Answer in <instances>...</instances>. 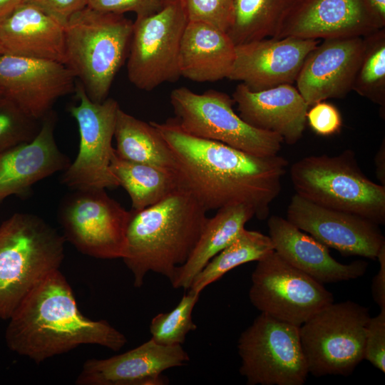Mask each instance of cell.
<instances>
[{
  "mask_svg": "<svg viewBox=\"0 0 385 385\" xmlns=\"http://www.w3.org/2000/svg\"><path fill=\"white\" fill-rule=\"evenodd\" d=\"M190 357L182 345H162L154 340L107 359L86 361L78 385H164L167 369L182 366Z\"/></svg>",
  "mask_w": 385,
  "mask_h": 385,
  "instance_id": "obj_17",
  "label": "cell"
},
{
  "mask_svg": "<svg viewBox=\"0 0 385 385\" xmlns=\"http://www.w3.org/2000/svg\"><path fill=\"white\" fill-rule=\"evenodd\" d=\"M381 29L367 0H298L275 38L364 37Z\"/></svg>",
  "mask_w": 385,
  "mask_h": 385,
  "instance_id": "obj_19",
  "label": "cell"
},
{
  "mask_svg": "<svg viewBox=\"0 0 385 385\" xmlns=\"http://www.w3.org/2000/svg\"><path fill=\"white\" fill-rule=\"evenodd\" d=\"M255 216L246 205H233L217 210L207 218L198 241L187 261L178 267L170 281L175 289H188L195 275L207 262L227 246Z\"/></svg>",
  "mask_w": 385,
  "mask_h": 385,
  "instance_id": "obj_25",
  "label": "cell"
},
{
  "mask_svg": "<svg viewBox=\"0 0 385 385\" xmlns=\"http://www.w3.org/2000/svg\"><path fill=\"white\" fill-rule=\"evenodd\" d=\"M320 42L294 36L267 38L235 46L228 78L254 91L293 84L307 55Z\"/></svg>",
  "mask_w": 385,
  "mask_h": 385,
  "instance_id": "obj_16",
  "label": "cell"
},
{
  "mask_svg": "<svg viewBox=\"0 0 385 385\" xmlns=\"http://www.w3.org/2000/svg\"><path fill=\"white\" fill-rule=\"evenodd\" d=\"M42 121L32 140L0 152V202L12 195H25L36 183L70 165L54 138L55 114L49 112Z\"/></svg>",
  "mask_w": 385,
  "mask_h": 385,
  "instance_id": "obj_20",
  "label": "cell"
},
{
  "mask_svg": "<svg viewBox=\"0 0 385 385\" xmlns=\"http://www.w3.org/2000/svg\"><path fill=\"white\" fill-rule=\"evenodd\" d=\"M376 259L379 262V270L374 277L371 283V294L376 304L380 309L385 308V245L380 248Z\"/></svg>",
  "mask_w": 385,
  "mask_h": 385,
  "instance_id": "obj_38",
  "label": "cell"
},
{
  "mask_svg": "<svg viewBox=\"0 0 385 385\" xmlns=\"http://www.w3.org/2000/svg\"><path fill=\"white\" fill-rule=\"evenodd\" d=\"M163 0H87V6L94 10L116 14L135 13L137 17L153 14L164 5Z\"/></svg>",
  "mask_w": 385,
  "mask_h": 385,
  "instance_id": "obj_35",
  "label": "cell"
},
{
  "mask_svg": "<svg viewBox=\"0 0 385 385\" xmlns=\"http://www.w3.org/2000/svg\"><path fill=\"white\" fill-rule=\"evenodd\" d=\"M274 250L287 262L322 284L356 279L363 276L366 262L342 264L332 257L328 247L278 215L267 220Z\"/></svg>",
  "mask_w": 385,
  "mask_h": 385,
  "instance_id": "obj_22",
  "label": "cell"
},
{
  "mask_svg": "<svg viewBox=\"0 0 385 385\" xmlns=\"http://www.w3.org/2000/svg\"><path fill=\"white\" fill-rule=\"evenodd\" d=\"M111 170L129 195L133 210L153 205L183 188L178 171L124 160L115 148Z\"/></svg>",
  "mask_w": 385,
  "mask_h": 385,
  "instance_id": "obj_27",
  "label": "cell"
},
{
  "mask_svg": "<svg viewBox=\"0 0 385 385\" xmlns=\"http://www.w3.org/2000/svg\"><path fill=\"white\" fill-rule=\"evenodd\" d=\"M114 138L120 158L178 171L176 160L165 140L150 123L118 108Z\"/></svg>",
  "mask_w": 385,
  "mask_h": 385,
  "instance_id": "obj_26",
  "label": "cell"
},
{
  "mask_svg": "<svg viewBox=\"0 0 385 385\" xmlns=\"http://www.w3.org/2000/svg\"><path fill=\"white\" fill-rule=\"evenodd\" d=\"M8 98L0 97V152L32 140L41 126Z\"/></svg>",
  "mask_w": 385,
  "mask_h": 385,
  "instance_id": "obj_32",
  "label": "cell"
},
{
  "mask_svg": "<svg viewBox=\"0 0 385 385\" xmlns=\"http://www.w3.org/2000/svg\"><path fill=\"white\" fill-rule=\"evenodd\" d=\"M240 373L248 385H303L309 371L299 327L262 313L238 339Z\"/></svg>",
  "mask_w": 385,
  "mask_h": 385,
  "instance_id": "obj_9",
  "label": "cell"
},
{
  "mask_svg": "<svg viewBox=\"0 0 385 385\" xmlns=\"http://www.w3.org/2000/svg\"><path fill=\"white\" fill-rule=\"evenodd\" d=\"M130 212L122 259L134 286L141 287L150 272L170 281L196 245L207 211L183 187L153 205Z\"/></svg>",
  "mask_w": 385,
  "mask_h": 385,
  "instance_id": "obj_3",
  "label": "cell"
},
{
  "mask_svg": "<svg viewBox=\"0 0 385 385\" xmlns=\"http://www.w3.org/2000/svg\"><path fill=\"white\" fill-rule=\"evenodd\" d=\"M364 48V37H340L323 39L310 51L295 81L309 107L352 90Z\"/></svg>",
  "mask_w": 385,
  "mask_h": 385,
  "instance_id": "obj_18",
  "label": "cell"
},
{
  "mask_svg": "<svg viewBox=\"0 0 385 385\" xmlns=\"http://www.w3.org/2000/svg\"><path fill=\"white\" fill-rule=\"evenodd\" d=\"M273 250L269 235L244 228L195 275L188 290L200 294L206 287L232 269L247 262H257Z\"/></svg>",
  "mask_w": 385,
  "mask_h": 385,
  "instance_id": "obj_29",
  "label": "cell"
},
{
  "mask_svg": "<svg viewBox=\"0 0 385 385\" xmlns=\"http://www.w3.org/2000/svg\"><path fill=\"white\" fill-rule=\"evenodd\" d=\"M298 0H235L227 31L235 46L275 38Z\"/></svg>",
  "mask_w": 385,
  "mask_h": 385,
  "instance_id": "obj_28",
  "label": "cell"
},
{
  "mask_svg": "<svg viewBox=\"0 0 385 385\" xmlns=\"http://www.w3.org/2000/svg\"><path fill=\"white\" fill-rule=\"evenodd\" d=\"M170 101L174 120L190 135L257 156L277 155L281 150L282 138L247 124L235 112L232 98L225 93L208 90L197 93L179 87L171 92Z\"/></svg>",
  "mask_w": 385,
  "mask_h": 385,
  "instance_id": "obj_8",
  "label": "cell"
},
{
  "mask_svg": "<svg viewBox=\"0 0 385 385\" xmlns=\"http://www.w3.org/2000/svg\"><path fill=\"white\" fill-rule=\"evenodd\" d=\"M235 59V45L226 32L188 21L180 48V76L199 83L228 78Z\"/></svg>",
  "mask_w": 385,
  "mask_h": 385,
  "instance_id": "obj_24",
  "label": "cell"
},
{
  "mask_svg": "<svg viewBox=\"0 0 385 385\" xmlns=\"http://www.w3.org/2000/svg\"><path fill=\"white\" fill-rule=\"evenodd\" d=\"M188 19L180 0L165 1L156 13L136 17L128 50V78L150 91L180 76V43Z\"/></svg>",
  "mask_w": 385,
  "mask_h": 385,
  "instance_id": "obj_10",
  "label": "cell"
},
{
  "mask_svg": "<svg viewBox=\"0 0 385 385\" xmlns=\"http://www.w3.org/2000/svg\"><path fill=\"white\" fill-rule=\"evenodd\" d=\"M374 165L376 176L381 183V185L385 186V140L377 150L374 158Z\"/></svg>",
  "mask_w": 385,
  "mask_h": 385,
  "instance_id": "obj_39",
  "label": "cell"
},
{
  "mask_svg": "<svg viewBox=\"0 0 385 385\" xmlns=\"http://www.w3.org/2000/svg\"><path fill=\"white\" fill-rule=\"evenodd\" d=\"M133 22L86 6L64 25L66 65L89 98L102 103L129 50Z\"/></svg>",
  "mask_w": 385,
  "mask_h": 385,
  "instance_id": "obj_5",
  "label": "cell"
},
{
  "mask_svg": "<svg viewBox=\"0 0 385 385\" xmlns=\"http://www.w3.org/2000/svg\"><path fill=\"white\" fill-rule=\"evenodd\" d=\"M200 294L188 290L170 312L155 315L150 324V339L162 345H182L187 334L197 329L192 314Z\"/></svg>",
  "mask_w": 385,
  "mask_h": 385,
  "instance_id": "obj_31",
  "label": "cell"
},
{
  "mask_svg": "<svg viewBox=\"0 0 385 385\" xmlns=\"http://www.w3.org/2000/svg\"><path fill=\"white\" fill-rule=\"evenodd\" d=\"M24 0H0V19L4 18L16 7L23 2Z\"/></svg>",
  "mask_w": 385,
  "mask_h": 385,
  "instance_id": "obj_41",
  "label": "cell"
},
{
  "mask_svg": "<svg viewBox=\"0 0 385 385\" xmlns=\"http://www.w3.org/2000/svg\"><path fill=\"white\" fill-rule=\"evenodd\" d=\"M9 320L7 346L36 363L82 344L117 351L127 342L125 335L107 321L92 320L80 312L73 290L59 270L46 276Z\"/></svg>",
  "mask_w": 385,
  "mask_h": 385,
  "instance_id": "obj_2",
  "label": "cell"
},
{
  "mask_svg": "<svg viewBox=\"0 0 385 385\" xmlns=\"http://www.w3.org/2000/svg\"><path fill=\"white\" fill-rule=\"evenodd\" d=\"M381 28L385 26V0H367Z\"/></svg>",
  "mask_w": 385,
  "mask_h": 385,
  "instance_id": "obj_40",
  "label": "cell"
},
{
  "mask_svg": "<svg viewBox=\"0 0 385 385\" xmlns=\"http://www.w3.org/2000/svg\"><path fill=\"white\" fill-rule=\"evenodd\" d=\"M75 93L79 103L71 106L69 112L78 126L79 149L74 161L64 170L61 181L73 190L118 188L111 160L120 106L113 98L102 103L92 101L81 83L76 86Z\"/></svg>",
  "mask_w": 385,
  "mask_h": 385,
  "instance_id": "obj_13",
  "label": "cell"
},
{
  "mask_svg": "<svg viewBox=\"0 0 385 385\" xmlns=\"http://www.w3.org/2000/svg\"><path fill=\"white\" fill-rule=\"evenodd\" d=\"M61 203L63 237L78 251L99 259L123 257L130 212L105 189L76 190Z\"/></svg>",
  "mask_w": 385,
  "mask_h": 385,
  "instance_id": "obj_11",
  "label": "cell"
},
{
  "mask_svg": "<svg viewBox=\"0 0 385 385\" xmlns=\"http://www.w3.org/2000/svg\"><path fill=\"white\" fill-rule=\"evenodd\" d=\"M310 107L307 111V121L317 134L328 136L340 130L342 125V116L334 105L323 101Z\"/></svg>",
  "mask_w": 385,
  "mask_h": 385,
  "instance_id": "obj_36",
  "label": "cell"
},
{
  "mask_svg": "<svg viewBox=\"0 0 385 385\" xmlns=\"http://www.w3.org/2000/svg\"><path fill=\"white\" fill-rule=\"evenodd\" d=\"M232 99L240 117L250 125L275 133L289 145L302 138L309 107L292 84L254 91L240 83Z\"/></svg>",
  "mask_w": 385,
  "mask_h": 385,
  "instance_id": "obj_21",
  "label": "cell"
},
{
  "mask_svg": "<svg viewBox=\"0 0 385 385\" xmlns=\"http://www.w3.org/2000/svg\"><path fill=\"white\" fill-rule=\"evenodd\" d=\"M3 96V93H2V91L0 89V97Z\"/></svg>",
  "mask_w": 385,
  "mask_h": 385,
  "instance_id": "obj_43",
  "label": "cell"
},
{
  "mask_svg": "<svg viewBox=\"0 0 385 385\" xmlns=\"http://www.w3.org/2000/svg\"><path fill=\"white\" fill-rule=\"evenodd\" d=\"M249 299L260 312L300 327L334 302L323 284L284 260L274 250L257 262Z\"/></svg>",
  "mask_w": 385,
  "mask_h": 385,
  "instance_id": "obj_12",
  "label": "cell"
},
{
  "mask_svg": "<svg viewBox=\"0 0 385 385\" xmlns=\"http://www.w3.org/2000/svg\"><path fill=\"white\" fill-rule=\"evenodd\" d=\"M170 148L182 185L207 212L233 205L251 207L265 220L279 195L288 161L278 155H254L184 131L174 118L150 122Z\"/></svg>",
  "mask_w": 385,
  "mask_h": 385,
  "instance_id": "obj_1",
  "label": "cell"
},
{
  "mask_svg": "<svg viewBox=\"0 0 385 385\" xmlns=\"http://www.w3.org/2000/svg\"><path fill=\"white\" fill-rule=\"evenodd\" d=\"M3 53H4L2 48H1V46H0V55H1V54H3Z\"/></svg>",
  "mask_w": 385,
  "mask_h": 385,
  "instance_id": "obj_42",
  "label": "cell"
},
{
  "mask_svg": "<svg viewBox=\"0 0 385 385\" xmlns=\"http://www.w3.org/2000/svg\"><path fill=\"white\" fill-rule=\"evenodd\" d=\"M362 56L352 90L385 108V29H378L365 36Z\"/></svg>",
  "mask_w": 385,
  "mask_h": 385,
  "instance_id": "obj_30",
  "label": "cell"
},
{
  "mask_svg": "<svg viewBox=\"0 0 385 385\" xmlns=\"http://www.w3.org/2000/svg\"><path fill=\"white\" fill-rule=\"evenodd\" d=\"M189 21L201 22L227 32L235 0H180Z\"/></svg>",
  "mask_w": 385,
  "mask_h": 385,
  "instance_id": "obj_33",
  "label": "cell"
},
{
  "mask_svg": "<svg viewBox=\"0 0 385 385\" xmlns=\"http://www.w3.org/2000/svg\"><path fill=\"white\" fill-rule=\"evenodd\" d=\"M369 309L356 302H332L299 327L309 374L349 376L364 359Z\"/></svg>",
  "mask_w": 385,
  "mask_h": 385,
  "instance_id": "obj_7",
  "label": "cell"
},
{
  "mask_svg": "<svg viewBox=\"0 0 385 385\" xmlns=\"http://www.w3.org/2000/svg\"><path fill=\"white\" fill-rule=\"evenodd\" d=\"M287 220L345 256L375 260L385 245L379 225L355 214L319 206L297 194L291 198Z\"/></svg>",
  "mask_w": 385,
  "mask_h": 385,
  "instance_id": "obj_15",
  "label": "cell"
},
{
  "mask_svg": "<svg viewBox=\"0 0 385 385\" xmlns=\"http://www.w3.org/2000/svg\"><path fill=\"white\" fill-rule=\"evenodd\" d=\"M66 24L70 17L87 6V0H24Z\"/></svg>",
  "mask_w": 385,
  "mask_h": 385,
  "instance_id": "obj_37",
  "label": "cell"
},
{
  "mask_svg": "<svg viewBox=\"0 0 385 385\" xmlns=\"http://www.w3.org/2000/svg\"><path fill=\"white\" fill-rule=\"evenodd\" d=\"M0 46L4 53L66 64L64 25L28 3L0 19Z\"/></svg>",
  "mask_w": 385,
  "mask_h": 385,
  "instance_id": "obj_23",
  "label": "cell"
},
{
  "mask_svg": "<svg viewBox=\"0 0 385 385\" xmlns=\"http://www.w3.org/2000/svg\"><path fill=\"white\" fill-rule=\"evenodd\" d=\"M65 238L41 217L15 213L0 225V318L9 319L26 297L59 270Z\"/></svg>",
  "mask_w": 385,
  "mask_h": 385,
  "instance_id": "obj_4",
  "label": "cell"
},
{
  "mask_svg": "<svg viewBox=\"0 0 385 385\" xmlns=\"http://www.w3.org/2000/svg\"><path fill=\"white\" fill-rule=\"evenodd\" d=\"M364 359L385 372V308L369 318L364 341Z\"/></svg>",
  "mask_w": 385,
  "mask_h": 385,
  "instance_id": "obj_34",
  "label": "cell"
},
{
  "mask_svg": "<svg viewBox=\"0 0 385 385\" xmlns=\"http://www.w3.org/2000/svg\"><path fill=\"white\" fill-rule=\"evenodd\" d=\"M163 1H172V0H163Z\"/></svg>",
  "mask_w": 385,
  "mask_h": 385,
  "instance_id": "obj_44",
  "label": "cell"
},
{
  "mask_svg": "<svg viewBox=\"0 0 385 385\" xmlns=\"http://www.w3.org/2000/svg\"><path fill=\"white\" fill-rule=\"evenodd\" d=\"M290 178L296 194L316 205L385 223V186L364 174L351 150L303 158L292 165Z\"/></svg>",
  "mask_w": 385,
  "mask_h": 385,
  "instance_id": "obj_6",
  "label": "cell"
},
{
  "mask_svg": "<svg viewBox=\"0 0 385 385\" xmlns=\"http://www.w3.org/2000/svg\"><path fill=\"white\" fill-rule=\"evenodd\" d=\"M76 76L66 64L46 59L0 55V89L25 113L42 120L61 97L75 91Z\"/></svg>",
  "mask_w": 385,
  "mask_h": 385,
  "instance_id": "obj_14",
  "label": "cell"
}]
</instances>
